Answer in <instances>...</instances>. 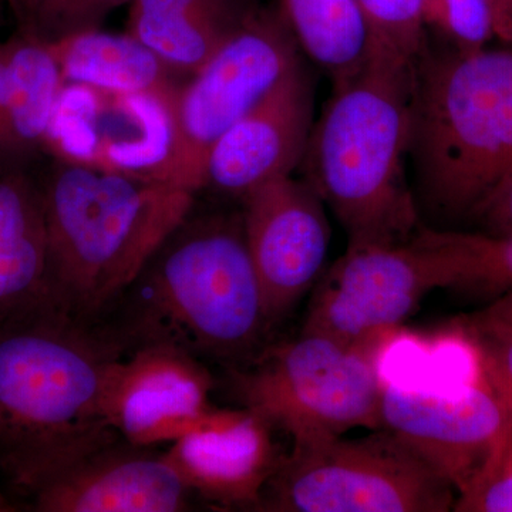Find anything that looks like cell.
I'll return each mask as SVG.
<instances>
[{
	"label": "cell",
	"mask_w": 512,
	"mask_h": 512,
	"mask_svg": "<svg viewBox=\"0 0 512 512\" xmlns=\"http://www.w3.org/2000/svg\"><path fill=\"white\" fill-rule=\"evenodd\" d=\"M124 350L47 301L0 325V474L16 491L121 439L106 393Z\"/></svg>",
	"instance_id": "1"
},
{
	"label": "cell",
	"mask_w": 512,
	"mask_h": 512,
	"mask_svg": "<svg viewBox=\"0 0 512 512\" xmlns=\"http://www.w3.org/2000/svg\"><path fill=\"white\" fill-rule=\"evenodd\" d=\"M37 180L49 234L46 301L90 325L116 305L194 205L188 188L57 158Z\"/></svg>",
	"instance_id": "2"
},
{
	"label": "cell",
	"mask_w": 512,
	"mask_h": 512,
	"mask_svg": "<svg viewBox=\"0 0 512 512\" xmlns=\"http://www.w3.org/2000/svg\"><path fill=\"white\" fill-rule=\"evenodd\" d=\"M417 66L369 56L359 72L333 84L313 123L303 180L349 244H406L420 227L406 177Z\"/></svg>",
	"instance_id": "3"
},
{
	"label": "cell",
	"mask_w": 512,
	"mask_h": 512,
	"mask_svg": "<svg viewBox=\"0 0 512 512\" xmlns=\"http://www.w3.org/2000/svg\"><path fill=\"white\" fill-rule=\"evenodd\" d=\"M119 303L124 322L104 332L124 349L165 343L237 359L271 325L241 214L188 215Z\"/></svg>",
	"instance_id": "4"
},
{
	"label": "cell",
	"mask_w": 512,
	"mask_h": 512,
	"mask_svg": "<svg viewBox=\"0 0 512 512\" xmlns=\"http://www.w3.org/2000/svg\"><path fill=\"white\" fill-rule=\"evenodd\" d=\"M409 161L419 198L471 217L512 174V50L450 49L420 60Z\"/></svg>",
	"instance_id": "5"
},
{
	"label": "cell",
	"mask_w": 512,
	"mask_h": 512,
	"mask_svg": "<svg viewBox=\"0 0 512 512\" xmlns=\"http://www.w3.org/2000/svg\"><path fill=\"white\" fill-rule=\"evenodd\" d=\"M377 345L357 346L305 333L266 350L232 373L244 409L281 429L293 446L382 427L384 382Z\"/></svg>",
	"instance_id": "6"
},
{
	"label": "cell",
	"mask_w": 512,
	"mask_h": 512,
	"mask_svg": "<svg viewBox=\"0 0 512 512\" xmlns=\"http://www.w3.org/2000/svg\"><path fill=\"white\" fill-rule=\"evenodd\" d=\"M453 485L390 431L359 440L329 437L281 457L256 510L274 512H444Z\"/></svg>",
	"instance_id": "7"
},
{
	"label": "cell",
	"mask_w": 512,
	"mask_h": 512,
	"mask_svg": "<svg viewBox=\"0 0 512 512\" xmlns=\"http://www.w3.org/2000/svg\"><path fill=\"white\" fill-rule=\"evenodd\" d=\"M301 63L282 12L255 6L190 82L177 87L174 183L202 190L214 144Z\"/></svg>",
	"instance_id": "8"
},
{
	"label": "cell",
	"mask_w": 512,
	"mask_h": 512,
	"mask_svg": "<svg viewBox=\"0 0 512 512\" xmlns=\"http://www.w3.org/2000/svg\"><path fill=\"white\" fill-rule=\"evenodd\" d=\"M178 86L121 93L64 84L46 153L69 163L175 185Z\"/></svg>",
	"instance_id": "9"
},
{
	"label": "cell",
	"mask_w": 512,
	"mask_h": 512,
	"mask_svg": "<svg viewBox=\"0 0 512 512\" xmlns=\"http://www.w3.org/2000/svg\"><path fill=\"white\" fill-rule=\"evenodd\" d=\"M313 288L302 332L367 346L382 342L443 279L433 256L410 239L349 244Z\"/></svg>",
	"instance_id": "10"
},
{
	"label": "cell",
	"mask_w": 512,
	"mask_h": 512,
	"mask_svg": "<svg viewBox=\"0 0 512 512\" xmlns=\"http://www.w3.org/2000/svg\"><path fill=\"white\" fill-rule=\"evenodd\" d=\"M382 427L458 494L500 446L504 413L483 373L450 392L384 383Z\"/></svg>",
	"instance_id": "11"
},
{
	"label": "cell",
	"mask_w": 512,
	"mask_h": 512,
	"mask_svg": "<svg viewBox=\"0 0 512 512\" xmlns=\"http://www.w3.org/2000/svg\"><path fill=\"white\" fill-rule=\"evenodd\" d=\"M241 200L245 239L272 323L319 281L330 239L325 204L292 175L268 181Z\"/></svg>",
	"instance_id": "12"
},
{
	"label": "cell",
	"mask_w": 512,
	"mask_h": 512,
	"mask_svg": "<svg viewBox=\"0 0 512 512\" xmlns=\"http://www.w3.org/2000/svg\"><path fill=\"white\" fill-rule=\"evenodd\" d=\"M211 389L210 373L194 355L177 346L148 343L117 360L106 413L128 443H173L220 419L224 410L211 406Z\"/></svg>",
	"instance_id": "13"
},
{
	"label": "cell",
	"mask_w": 512,
	"mask_h": 512,
	"mask_svg": "<svg viewBox=\"0 0 512 512\" xmlns=\"http://www.w3.org/2000/svg\"><path fill=\"white\" fill-rule=\"evenodd\" d=\"M313 123L312 80L301 63L214 144L202 188L242 198L292 175L301 167Z\"/></svg>",
	"instance_id": "14"
},
{
	"label": "cell",
	"mask_w": 512,
	"mask_h": 512,
	"mask_svg": "<svg viewBox=\"0 0 512 512\" xmlns=\"http://www.w3.org/2000/svg\"><path fill=\"white\" fill-rule=\"evenodd\" d=\"M124 439L64 468L29 495L39 512H177L192 491L167 454Z\"/></svg>",
	"instance_id": "15"
},
{
	"label": "cell",
	"mask_w": 512,
	"mask_h": 512,
	"mask_svg": "<svg viewBox=\"0 0 512 512\" xmlns=\"http://www.w3.org/2000/svg\"><path fill=\"white\" fill-rule=\"evenodd\" d=\"M191 491L221 505L256 507L281 457L271 427L247 409L224 410L211 426L165 451Z\"/></svg>",
	"instance_id": "16"
},
{
	"label": "cell",
	"mask_w": 512,
	"mask_h": 512,
	"mask_svg": "<svg viewBox=\"0 0 512 512\" xmlns=\"http://www.w3.org/2000/svg\"><path fill=\"white\" fill-rule=\"evenodd\" d=\"M49 234L39 180L0 168V325L46 301Z\"/></svg>",
	"instance_id": "17"
},
{
	"label": "cell",
	"mask_w": 512,
	"mask_h": 512,
	"mask_svg": "<svg viewBox=\"0 0 512 512\" xmlns=\"http://www.w3.org/2000/svg\"><path fill=\"white\" fill-rule=\"evenodd\" d=\"M127 33L174 74H192L217 53L252 0H130Z\"/></svg>",
	"instance_id": "18"
},
{
	"label": "cell",
	"mask_w": 512,
	"mask_h": 512,
	"mask_svg": "<svg viewBox=\"0 0 512 512\" xmlns=\"http://www.w3.org/2000/svg\"><path fill=\"white\" fill-rule=\"evenodd\" d=\"M10 89L0 124V168H25L46 153L64 80L49 45L15 35L6 40Z\"/></svg>",
	"instance_id": "19"
},
{
	"label": "cell",
	"mask_w": 512,
	"mask_h": 512,
	"mask_svg": "<svg viewBox=\"0 0 512 512\" xmlns=\"http://www.w3.org/2000/svg\"><path fill=\"white\" fill-rule=\"evenodd\" d=\"M64 83L140 93L177 86L174 73L128 33L89 30L50 45Z\"/></svg>",
	"instance_id": "20"
},
{
	"label": "cell",
	"mask_w": 512,
	"mask_h": 512,
	"mask_svg": "<svg viewBox=\"0 0 512 512\" xmlns=\"http://www.w3.org/2000/svg\"><path fill=\"white\" fill-rule=\"evenodd\" d=\"M281 12L299 49L333 84L365 66L369 32L357 0H282Z\"/></svg>",
	"instance_id": "21"
},
{
	"label": "cell",
	"mask_w": 512,
	"mask_h": 512,
	"mask_svg": "<svg viewBox=\"0 0 512 512\" xmlns=\"http://www.w3.org/2000/svg\"><path fill=\"white\" fill-rule=\"evenodd\" d=\"M412 241L433 256L443 288L503 293L512 289V235L420 225Z\"/></svg>",
	"instance_id": "22"
},
{
	"label": "cell",
	"mask_w": 512,
	"mask_h": 512,
	"mask_svg": "<svg viewBox=\"0 0 512 512\" xmlns=\"http://www.w3.org/2000/svg\"><path fill=\"white\" fill-rule=\"evenodd\" d=\"M20 35L55 45L67 37L101 29L110 13L130 0H5Z\"/></svg>",
	"instance_id": "23"
},
{
	"label": "cell",
	"mask_w": 512,
	"mask_h": 512,
	"mask_svg": "<svg viewBox=\"0 0 512 512\" xmlns=\"http://www.w3.org/2000/svg\"><path fill=\"white\" fill-rule=\"evenodd\" d=\"M367 32L369 56L417 66L427 50L423 0H357Z\"/></svg>",
	"instance_id": "24"
},
{
	"label": "cell",
	"mask_w": 512,
	"mask_h": 512,
	"mask_svg": "<svg viewBox=\"0 0 512 512\" xmlns=\"http://www.w3.org/2000/svg\"><path fill=\"white\" fill-rule=\"evenodd\" d=\"M471 333L476 339L474 346L481 373L504 413L500 446L484 468L512 466V326L500 325L478 315L471 323Z\"/></svg>",
	"instance_id": "25"
},
{
	"label": "cell",
	"mask_w": 512,
	"mask_h": 512,
	"mask_svg": "<svg viewBox=\"0 0 512 512\" xmlns=\"http://www.w3.org/2000/svg\"><path fill=\"white\" fill-rule=\"evenodd\" d=\"M424 25L436 30L458 52L488 47L495 36L488 0H423Z\"/></svg>",
	"instance_id": "26"
},
{
	"label": "cell",
	"mask_w": 512,
	"mask_h": 512,
	"mask_svg": "<svg viewBox=\"0 0 512 512\" xmlns=\"http://www.w3.org/2000/svg\"><path fill=\"white\" fill-rule=\"evenodd\" d=\"M458 512H512V466L487 467L456 497Z\"/></svg>",
	"instance_id": "27"
},
{
	"label": "cell",
	"mask_w": 512,
	"mask_h": 512,
	"mask_svg": "<svg viewBox=\"0 0 512 512\" xmlns=\"http://www.w3.org/2000/svg\"><path fill=\"white\" fill-rule=\"evenodd\" d=\"M485 229L484 232L497 235H512V174L471 214Z\"/></svg>",
	"instance_id": "28"
},
{
	"label": "cell",
	"mask_w": 512,
	"mask_h": 512,
	"mask_svg": "<svg viewBox=\"0 0 512 512\" xmlns=\"http://www.w3.org/2000/svg\"><path fill=\"white\" fill-rule=\"evenodd\" d=\"M493 10L495 36L512 46V0H488Z\"/></svg>",
	"instance_id": "29"
},
{
	"label": "cell",
	"mask_w": 512,
	"mask_h": 512,
	"mask_svg": "<svg viewBox=\"0 0 512 512\" xmlns=\"http://www.w3.org/2000/svg\"><path fill=\"white\" fill-rule=\"evenodd\" d=\"M481 318L500 323V325L512 326V289L504 292L503 296L493 303L490 308L480 313Z\"/></svg>",
	"instance_id": "30"
},
{
	"label": "cell",
	"mask_w": 512,
	"mask_h": 512,
	"mask_svg": "<svg viewBox=\"0 0 512 512\" xmlns=\"http://www.w3.org/2000/svg\"><path fill=\"white\" fill-rule=\"evenodd\" d=\"M9 89L10 72L8 49H6V40L0 39V124H2L6 106H8Z\"/></svg>",
	"instance_id": "31"
},
{
	"label": "cell",
	"mask_w": 512,
	"mask_h": 512,
	"mask_svg": "<svg viewBox=\"0 0 512 512\" xmlns=\"http://www.w3.org/2000/svg\"><path fill=\"white\" fill-rule=\"evenodd\" d=\"M18 510V505L13 504L12 501L0 491V512H13Z\"/></svg>",
	"instance_id": "32"
}]
</instances>
